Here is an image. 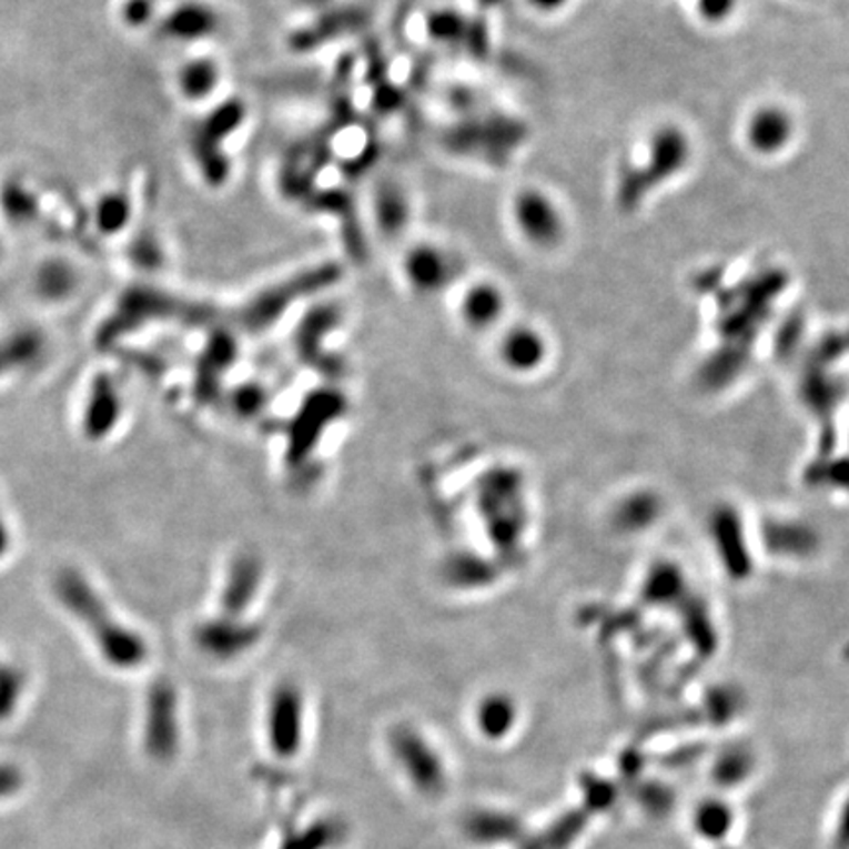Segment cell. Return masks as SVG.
I'll return each instance as SVG.
<instances>
[{
    "mask_svg": "<svg viewBox=\"0 0 849 849\" xmlns=\"http://www.w3.org/2000/svg\"><path fill=\"white\" fill-rule=\"evenodd\" d=\"M795 122L781 107H761L749 117L746 127L747 144L757 154H777L789 146Z\"/></svg>",
    "mask_w": 849,
    "mask_h": 849,
    "instance_id": "obj_5",
    "label": "cell"
},
{
    "mask_svg": "<svg viewBox=\"0 0 849 849\" xmlns=\"http://www.w3.org/2000/svg\"><path fill=\"white\" fill-rule=\"evenodd\" d=\"M395 749L407 772H412L413 779L420 785V789L437 792L443 787L441 764L427 744L421 741L420 736H415L413 731H400L395 736Z\"/></svg>",
    "mask_w": 849,
    "mask_h": 849,
    "instance_id": "obj_7",
    "label": "cell"
},
{
    "mask_svg": "<svg viewBox=\"0 0 849 849\" xmlns=\"http://www.w3.org/2000/svg\"><path fill=\"white\" fill-rule=\"evenodd\" d=\"M749 772H751V757L741 754V751H729L716 765L714 777L720 785L731 787V785H738V782L747 779Z\"/></svg>",
    "mask_w": 849,
    "mask_h": 849,
    "instance_id": "obj_12",
    "label": "cell"
},
{
    "mask_svg": "<svg viewBox=\"0 0 849 849\" xmlns=\"http://www.w3.org/2000/svg\"><path fill=\"white\" fill-rule=\"evenodd\" d=\"M461 260L456 250L438 236H415L397 257V270L410 292L437 297L458 282Z\"/></svg>",
    "mask_w": 849,
    "mask_h": 849,
    "instance_id": "obj_1",
    "label": "cell"
},
{
    "mask_svg": "<svg viewBox=\"0 0 849 849\" xmlns=\"http://www.w3.org/2000/svg\"><path fill=\"white\" fill-rule=\"evenodd\" d=\"M512 721H514V706L507 703L506 698H489L488 703L482 706L481 726L492 738L506 734Z\"/></svg>",
    "mask_w": 849,
    "mask_h": 849,
    "instance_id": "obj_11",
    "label": "cell"
},
{
    "mask_svg": "<svg viewBox=\"0 0 849 849\" xmlns=\"http://www.w3.org/2000/svg\"><path fill=\"white\" fill-rule=\"evenodd\" d=\"M696 830L708 840H720L729 832L734 815L720 800H704L695 816Z\"/></svg>",
    "mask_w": 849,
    "mask_h": 849,
    "instance_id": "obj_10",
    "label": "cell"
},
{
    "mask_svg": "<svg viewBox=\"0 0 849 849\" xmlns=\"http://www.w3.org/2000/svg\"><path fill=\"white\" fill-rule=\"evenodd\" d=\"M706 18H721L734 7V0H698Z\"/></svg>",
    "mask_w": 849,
    "mask_h": 849,
    "instance_id": "obj_13",
    "label": "cell"
},
{
    "mask_svg": "<svg viewBox=\"0 0 849 849\" xmlns=\"http://www.w3.org/2000/svg\"><path fill=\"white\" fill-rule=\"evenodd\" d=\"M545 354V343L532 326L515 325L507 329L499 341V356L515 370L533 368Z\"/></svg>",
    "mask_w": 849,
    "mask_h": 849,
    "instance_id": "obj_8",
    "label": "cell"
},
{
    "mask_svg": "<svg viewBox=\"0 0 849 849\" xmlns=\"http://www.w3.org/2000/svg\"><path fill=\"white\" fill-rule=\"evenodd\" d=\"M533 10H539V12H553V10L560 9L565 4L566 0H525Z\"/></svg>",
    "mask_w": 849,
    "mask_h": 849,
    "instance_id": "obj_15",
    "label": "cell"
},
{
    "mask_svg": "<svg viewBox=\"0 0 849 849\" xmlns=\"http://www.w3.org/2000/svg\"><path fill=\"white\" fill-rule=\"evenodd\" d=\"M506 292L496 280L474 277L466 282L458 297V313L472 331H486L506 313Z\"/></svg>",
    "mask_w": 849,
    "mask_h": 849,
    "instance_id": "obj_3",
    "label": "cell"
},
{
    "mask_svg": "<svg viewBox=\"0 0 849 849\" xmlns=\"http://www.w3.org/2000/svg\"><path fill=\"white\" fill-rule=\"evenodd\" d=\"M244 583H256V568L252 563H244ZM242 588H252V584H234V590L229 593V600L239 606V596Z\"/></svg>",
    "mask_w": 849,
    "mask_h": 849,
    "instance_id": "obj_14",
    "label": "cell"
},
{
    "mask_svg": "<svg viewBox=\"0 0 849 849\" xmlns=\"http://www.w3.org/2000/svg\"><path fill=\"white\" fill-rule=\"evenodd\" d=\"M509 219L517 236L532 249L553 250L565 239L557 203L540 188L517 189L509 201Z\"/></svg>",
    "mask_w": 849,
    "mask_h": 849,
    "instance_id": "obj_2",
    "label": "cell"
},
{
    "mask_svg": "<svg viewBox=\"0 0 849 849\" xmlns=\"http://www.w3.org/2000/svg\"><path fill=\"white\" fill-rule=\"evenodd\" d=\"M224 68L213 53H195L178 69V91L185 103H209L221 93Z\"/></svg>",
    "mask_w": 849,
    "mask_h": 849,
    "instance_id": "obj_4",
    "label": "cell"
},
{
    "mask_svg": "<svg viewBox=\"0 0 849 849\" xmlns=\"http://www.w3.org/2000/svg\"><path fill=\"white\" fill-rule=\"evenodd\" d=\"M223 14L211 0H185L172 12L170 34L181 42H209L221 32Z\"/></svg>",
    "mask_w": 849,
    "mask_h": 849,
    "instance_id": "obj_6",
    "label": "cell"
},
{
    "mask_svg": "<svg viewBox=\"0 0 849 849\" xmlns=\"http://www.w3.org/2000/svg\"><path fill=\"white\" fill-rule=\"evenodd\" d=\"M301 734V704L297 693L283 688L277 693L272 710V739L282 754H292Z\"/></svg>",
    "mask_w": 849,
    "mask_h": 849,
    "instance_id": "obj_9",
    "label": "cell"
}]
</instances>
